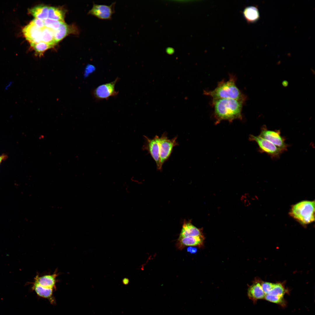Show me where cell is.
Returning <instances> with one entry per match:
<instances>
[{"label": "cell", "mask_w": 315, "mask_h": 315, "mask_svg": "<svg viewBox=\"0 0 315 315\" xmlns=\"http://www.w3.org/2000/svg\"><path fill=\"white\" fill-rule=\"evenodd\" d=\"M199 236H203L201 230L193 225L191 222L184 220L178 238Z\"/></svg>", "instance_id": "5bb4252c"}, {"label": "cell", "mask_w": 315, "mask_h": 315, "mask_svg": "<svg viewBox=\"0 0 315 315\" xmlns=\"http://www.w3.org/2000/svg\"><path fill=\"white\" fill-rule=\"evenodd\" d=\"M95 69V67L93 65L91 64L87 65L84 71V77H87L89 74L93 72Z\"/></svg>", "instance_id": "484cf974"}, {"label": "cell", "mask_w": 315, "mask_h": 315, "mask_svg": "<svg viewBox=\"0 0 315 315\" xmlns=\"http://www.w3.org/2000/svg\"><path fill=\"white\" fill-rule=\"evenodd\" d=\"M45 27L54 31L58 29L64 22H62L47 18L43 20Z\"/></svg>", "instance_id": "603a6c76"}, {"label": "cell", "mask_w": 315, "mask_h": 315, "mask_svg": "<svg viewBox=\"0 0 315 315\" xmlns=\"http://www.w3.org/2000/svg\"><path fill=\"white\" fill-rule=\"evenodd\" d=\"M249 139L250 141H254L257 143L261 152L265 153L273 157H277L282 152L272 142L260 135L255 136L251 135H250Z\"/></svg>", "instance_id": "52a82bcc"}, {"label": "cell", "mask_w": 315, "mask_h": 315, "mask_svg": "<svg viewBox=\"0 0 315 315\" xmlns=\"http://www.w3.org/2000/svg\"><path fill=\"white\" fill-rule=\"evenodd\" d=\"M259 135L272 142L282 151L286 149L287 145L279 131L270 130L263 127Z\"/></svg>", "instance_id": "30bf717a"}, {"label": "cell", "mask_w": 315, "mask_h": 315, "mask_svg": "<svg viewBox=\"0 0 315 315\" xmlns=\"http://www.w3.org/2000/svg\"><path fill=\"white\" fill-rule=\"evenodd\" d=\"M31 22L39 28L42 29L45 27L43 20L35 18Z\"/></svg>", "instance_id": "d4e9b609"}, {"label": "cell", "mask_w": 315, "mask_h": 315, "mask_svg": "<svg viewBox=\"0 0 315 315\" xmlns=\"http://www.w3.org/2000/svg\"><path fill=\"white\" fill-rule=\"evenodd\" d=\"M187 251L188 252L191 253H194L197 252V249L196 248L192 246H189L187 248Z\"/></svg>", "instance_id": "4316f807"}, {"label": "cell", "mask_w": 315, "mask_h": 315, "mask_svg": "<svg viewBox=\"0 0 315 315\" xmlns=\"http://www.w3.org/2000/svg\"><path fill=\"white\" fill-rule=\"evenodd\" d=\"M282 86L284 87H287L288 84V82L286 80H284L283 81L282 83Z\"/></svg>", "instance_id": "f1b7e54d"}, {"label": "cell", "mask_w": 315, "mask_h": 315, "mask_svg": "<svg viewBox=\"0 0 315 315\" xmlns=\"http://www.w3.org/2000/svg\"><path fill=\"white\" fill-rule=\"evenodd\" d=\"M236 78L230 75L228 80L219 82L212 90H204V94L213 99H232L246 101V97L236 85Z\"/></svg>", "instance_id": "7a4b0ae2"}, {"label": "cell", "mask_w": 315, "mask_h": 315, "mask_svg": "<svg viewBox=\"0 0 315 315\" xmlns=\"http://www.w3.org/2000/svg\"><path fill=\"white\" fill-rule=\"evenodd\" d=\"M70 27L64 22L60 28L54 31V38L56 43L59 42L71 32Z\"/></svg>", "instance_id": "ac0fdd59"}, {"label": "cell", "mask_w": 315, "mask_h": 315, "mask_svg": "<svg viewBox=\"0 0 315 315\" xmlns=\"http://www.w3.org/2000/svg\"><path fill=\"white\" fill-rule=\"evenodd\" d=\"M65 13L63 10L58 8L49 7L48 18L64 22Z\"/></svg>", "instance_id": "d6986e66"}, {"label": "cell", "mask_w": 315, "mask_h": 315, "mask_svg": "<svg viewBox=\"0 0 315 315\" xmlns=\"http://www.w3.org/2000/svg\"><path fill=\"white\" fill-rule=\"evenodd\" d=\"M245 101L232 99H213L211 105L214 109L215 124L225 120L230 122L242 119V111Z\"/></svg>", "instance_id": "6da1fadb"}, {"label": "cell", "mask_w": 315, "mask_h": 315, "mask_svg": "<svg viewBox=\"0 0 315 315\" xmlns=\"http://www.w3.org/2000/svg\"><path fill=\"white\" fill-rule=\"evenodd\" d=\"M264 299L267 301L279 304L282 306H285L286 304L284 297L267 294L265 295Z\"/></svg>", "instance_id": "7402d4cb"}, {"label": "cell", "mask_w": 315, "mask_h": 315, "mask_svg": "<svg viewBox=\"0 0 315 315\" xmlns=\"http://www.w3.org/2000/svg\"><path fill=\"white\" fill-rule=\"evenodd\" d=\"M144 136L145 143L142 147L143 149L148 151L155 161L157 168L160 170L162 167L160 165V160L159 137L156 135L153 138L150 139L145 136Z\"/></svg>", "instance_id": "9c48e42d"}, {"label": "cell", "mask_w": 315, "mask_h": 315, "mask_svg": "<svg viewBox=\"0 0 315 315\" xmlns=\"http://www.w3.org/2000/svg\"><path fill=\"white\" fill-rule=\"evenodd\" d=\"M262 289L265 295L268 294L273 288L274 284L267 282H261Z\"/></svg>", "instance_id": "cb8c5ba5"}, {"label": "cell", "mask_w": 315, "mask_h": 315, "mask_svg": "<svg viewBox=\"0 0 315 315\" xmlns=\"http://www.w3.org/2000/svg\"><path fill=\"white\" fill-rule=\"evenodd\" d=\"M49 7L43 5H39L29 10V12L35 18L42 20L48 18Z\"/></svg>", "instance_id": "2e32d148"}, {"label": "cell", "mask_w": 315, "mask_h": 315, "mask_svg": "<svg viewBox=\"0 0 315 315\" xmlns=\"http://www.w3.org/2000/svg\"><path fill=\"white\" fill-rule=\"evenodd\" d=\"M119 80V78L117 77L113 81L101 84L94 88L91 92L94 99L98 101L116 97L118 92L115 90V87Z\"/></svg>", "instance_id": "5b68a950"}, {"label": "cell", "mask_w": 315, "mask_h": 315, "mask_svg": "<svg viewBox=\"0 0 315 315\" xmlns=\"http://www.w3.org/2000/svg\"><path fill=\"white\" fill-rule=\"evenodd\" d=\"M22 31L31 46L41 41V29L37 27L31 22L23 28Z\"/></svg>", "instance_id": "8fae6325"}, {"label": "cell", "mask_w": 315, "mask_h": 315, "mask_svg": "<svg viewBox=\"0 0 315 315\" xmlns=\"http://www.w3.org/2000/svg\"><path fill=\"white\" fill-rule=\"evenodd\" d=\"M289 214L302 225L311 223L315 220L314 201H302L292 205Z\"/></svg>", "instance_id": "3957f363"}, {"label": "cell", "mask_w": 315, "mask_h": 315, "mask_svg": "<svg viewBox=\"0 0 315 315\" xmlns=\"http://www.w3.org/2000/svg\"><path fill=\"white\" fill-rule=\"evenodd\" d=\"M54 30L46 27L41 29V41L54 46L56 44L54 38Z\"/></svg>", "instance_id": "e0dca14e"}, {"label": "cell", "mask_w": 315, "mask_h": 315, "mask_svg": "<svg viewBox=\"0 0 315 315\" xmlns=\"http://www.w3.org/2000/svg\"><path fill=\"white\" fill-rule=\"evenodd\" d=\"M265 294L262 289L261 282L255 281L249 286L247 290V295L254 303L258 300L264 298Z\"/></svg>", "instance_id": "4fadbf2b"}, {"label": "cell", "mask_w": 315, "mask_h": 315, "mask_svg": "<svg viewBox=\"0 0 315 315\" xmlns=\"http://www.w3.org/2000/svg\"><path fill=\"white\" fill-rule=\"evenodd\" d=\"M116 4L115 2L110 5H106L93 3L92 7L89 11L88 14L100 19L111 20L112 15L115 12L114 8Z\"/></svg>", "instance_id": "ba28073f"}, {"label": "cell", "mask_w": 315, "mask_h": 315, "mask_svg": "<svg viewBox=\"0 0 315 315\" xmlns=\"http://www.w3.org/2000/svg\"><path fill=\"white\" fill-rule=\"evenodd\" d=\"M242 14L245 20L249 24L256 22L260 17L259 10L256 6L246 7L243 10Z\"/></svg>", "instance_id": "9a60e30c"}, {"label": "cell", "mask_w": 315, "mask_h": 315, "mask_svg": "<svg viewBox=\"0 0 315 315\" xmlns=\"http://www.w3.org/2000/svg\"><path fill=\"white\" fill-rule=\"evenodd\" d=\"M57 276L56 272L42 276L36 275L35 278L33 289L39 296L53 301L52 294L56 287Z\"/></svg>", "instance_id": "277c9868"}, {"label": "cell", "mask_w": 315, "mask_h": 315, "mask_svg": "<svg viewBox=\"0 0 315 315\" xmlns=\"http://www.w3.org/2000/svg\"><path fill=\"white\" fill-rule=\"evenodd\" d=\"M177 137L169 139L166 133H164L159 140L160 160L161 166L169 157L174 147L178 145L176 141Z\"/></svg>", "instance_id": "8992f818"}, {"label": "cell", "mask_w": 315, "mask_h": 315, "mask_svg": "<svg viewBox=\"0 0 315 315\" xmlns=\"http://www.w3.org/2000/svg\"><path fill=\"white\" fill-rule=\"evenodd\" d=\"M123 282L124 284H127L129 282V280L127 278H125L123 280Z\"/></svg>", "instance_id": "f546056e"}, {"label": "cell", "mask_w": 315, "mask_h": 315, "mask_svg": "<svg viewBox=\"0 0 315 315\" xmlns=\"http://www.w3.org/2000/svg\"><path fill=\"white\" fill-rule=\"evenodd\" d=\"M36 52L39 56L42 54L47 50L53 47L54 46L51 45L41 41L39 42L31 45Z\"/></svg>", "instance_id": "ffe728a7"}, {"label": "cell", "mask_w": 315, "mask_h": 315, "mask_svg": "<svg viewBox=\"0 0 315 315\" xmlns=\"http://www.w3.org/2000/svg\"><path fill=\"white\" fill-rule=\"evenodd\" d=\"M203 236L188 237L178 238L176 246V248L182 250L186 246H200L203 243Z\"/></svg>", "instance_id": "7c38bea8"}, {"label": "cell", "mask_w": 315, "mask_h": 315, "mask_svg": "<svg viewBox=\"0 0 315 315\" xmlns=\"http://www.w3.org/2000/svg\"><path fill=\"white\" fill-rule=\"evenodd\" d=\"M286 293V290L283 285L280 283H277L274 284L273 288L268 294L284 297Z\"/></svg>", "instance_id": "44dd1931"}, {"label": "cell", "mask_w": 315, "mask_h": 315, "mask_svg": "<svg viewBox=\"0 0 315 315\" xmlns=\"http://www.w3.org/2000/svg\"><path fill=\"white\" fill-rule=\"evenodd\" d=\"M7 156L6 155L3 154L0 156V164L1 162L7 158Z\"/></svg>", "instance_id": "83f0119b"}]
</instances>
